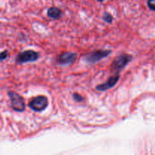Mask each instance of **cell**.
<instances>
[{
	"mask_svg": "<svg viewBox=\"0 0 155 155\" xmlns=\"http://www.w3.org/2000/svg\"><path fill=\"white\" fill-rule=\"evenodd\" d=\"M132 55L128 54H122L115 58L110 66V71L115 74H119L120 71L124 69L126 66L132 60Z\"/></svg>",
	"mask_w": 155,
	"mask_h": 155,
	"instance_id": "6da1fadb",
	"label": "cell"
},
{
	"mask_svg": "<svg viewBox=\"0 0 155 155\" xmlns=\"http://www.w3.org/2000/svg\"><path fill=\"white\" fill-rule=\"evenodd\" d=\"M110 54H111V50H95L86 54L83 59L88 63L95 64L101 61V59L107 57Z\"/></svg>",
	"mask_w": 155,
	"mask_h": 155,
	"instance_id": "7a4b0ae2",
	"label": "cell"
},
{
	"mask_svg": "<svg viewBox=\"0 0 155 155\" xmlns=\"http://www.w3.org/2000/svg\"><path fill=\"white\" fill-rule=\"evenodd\" d=\"M8 96L11 99L12 107L15 111L23 112L25 110V102L21 95L17 92L10 91L8 92Z\"/></svg>",
	"mask_w": 155,
	"mask_h": 155,
	"instance_id": "3957f363",
	"label": "cell"
},
{
	"mask_svg": "<svg viewBox=\"0 0 155 155\" xmlns=\"http://www.w3.org/2000/svg\"><path fill=\"white\" fill-rule=\"evenodd\" d=\"M39 57V53L33 50H26L21 51L18 54L16 61L18 63H26V62H33L38 60Z\"/></svg>",
	"mask_w": 155,
	"mask_h": 155,
	"instance_id": "277c9868",
	"label": "cell"
},
{
	"mask_svg": "<svg viewBox=\"0 0 155 155\" xmlns=\"http://www.w3.org/2000/svg\"><path fill=\"white\" fill-rule=\"evenodd\" d=\"M48 104V98L45 96H37L33 98L29 104L30 108L36 112H40L45 110Z\"/></svg>",
	"mask_w": 155,
	"mask_h": 155,
	"instance_id": "5b68a950",
	"label": "cell"
},
{
	"mask_svg": "<svg viewBox=\"0 0 155 155\" xmlns=\"http://www.w3.org/2000/svg\"><path fill=\"white\" fill-rule=\"evenodd\" d=\"M120 80V75L119 74H116L115 76H112L110 78L107 80V82H105L103 84L98 85L95 86V89L98 91H106L107 89L113 88L115 85L117 83L118 80Z\"/></svg>",
	"mask_w": 155,
	"mask_h": 155,
	"instance_id": "8992f818",
	"label": "cell"
},
{
	"mask_svg": "<svg viewBox=\"0 0 155 155\" xmlns=\"http://www.w3.org/2000/svg\"><path fill=\"white\" fill-rule=\"evenodd\" d=\"M77 57V54L74 52H65L61 54L58 58V62L60 64L62 65H68L71 64L76 61Z\"/></svg>",
	"mask_w": 155,
	"mask_h": 155,
	"instance_id": "52a82bcc",
	"label": "cell"
},
{
	"mask_svg": "<svg viewBox=\"0 0 155 155\" xmlns=\"http://www.w3.org/2000/svg\"><path fill=\"white\" fill-rule=\"evenodd\" d=\"M61 11L57 7H51L47 11V15L53 19H58L61 16Z\"/></svg>",
	"mask_w": 155,
	"mask_h": 155,
	"instance_id": "ba28073f",
	"label": "cell"
},
{
	"mask_svg": "<svg viewBox=\"0 0 155 155\" xmlns=\"http://www.w3.org/2000/svg\"><path fill=\"white\" fill-rule=\"evenodd\" d=\"M103 20H104L105 22L110 24V23L112 22V21H113V17L111 16L110 14L107 13V12H104V15H103Z\"/></svg>",
	"mask_w": 155,
	"mask_h": 155,
	"instance_id": "9c48e42d",
	"label": "cell"
},
{
	"mask_svg": "<svg viewBox=\"0 0 155 155\" xmlns=\"http://www.w3.org/2000/svg\"><path fill=\"white\" fill-rule=\"evenodd\" d=\"M73 98H74V99L76 101H78V102H81V101H83V100H84L83 96H81V95L78 93H74Z\"/></svg>",
	"mask_w": 155,
	"mask_h": 155,
	"instance_id": "30bf717a",
	"label": "cell"
},
{
	"mask_svg": "<svg viewBox=\"0 0 155 155\" xmlns=\"http://www.w3.org/2000/svg\"><path fill=\"white\" fill-rule=\"evenodd\" d=\"M8 51H6V50L5 51H2V52H0V61L5 60L8 58Z\"/></svg>",
	"mask_w": 155,
	"mask_h": 155,
	"instance_id": "8fae6325",
	"label": "cell"
},
{
	"mask_svg": "<svg viewBox=\"0 0 155 155\" xmlns=\"http://www.w3.org/2000/svg\"><path fill=\"white\" fill-rule=\"evenodd\" d=\"M148 6L151 11H155V0H148Z\"/></svg>",
	"mask_w": 155,
	"mask_h": 155,
	"instance_id": "7c38bea8",
	"label": "cell"
},
{
	"mask_svg": "<svg viewBox=\"0 0 155 155\" xmlns=\"http://www.w3.org/2000/svg\"><path fill=\"white\" fill-rule=\"evenodd\" d=\"M98 2H101L104 1V0H98Z\"/></svg>",
	"mask_w": 155,
	"mask_h": 155,
	"instance_id": "4fadbf2b",
	"label": "cell"
}]
</instances>
